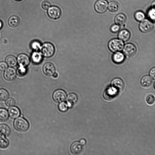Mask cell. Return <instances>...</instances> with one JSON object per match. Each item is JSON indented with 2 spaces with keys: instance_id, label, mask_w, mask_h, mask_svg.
I'll list each match as a JSON object with an SVG mask.
<instances>
[{
  "instance_id": "cell-41",
  "label": "cell",
  "mask_w": 155,
  "mask_h": 155,
  "mask_svg": "<svg viewBox=\"0 0 155 155\" xmlns=\"http://www.w3.org/2000/svg\"><path fill=\"white\" fill-rule=\"evenodd\" d=\"M3 24L2 21L0 20V29H1L2 27Z\"/></svg>"
},
{
  "instance_id": "cell-9",
  "label": "cell",
  "mask_w": 155,
  "mask_h": 155,
  "mask_svg": "<svg viewBox=\"0 0 155 155\" xmlns=\"http://www.w3.org/2000/svg\"><path fill=\"white\" fill-rule=\"evenodd\" d=\"M16 72L13 68H7L5 71L4 74V78L7 81H11L16 78Z\"/></svg>"
},
{
  "instance_id": "cell-1",
  "label": "cell",
  "mask_w": 155,
  "mask_h": 155,
  "mask_svg": "<svg viewBox=\"0 0 155 155\" xmlns=\"http://www.w3.org/2000/svg\"><path fill=\"white\" fill-rule=\"evenodd\" d=\"M13 125L15 129L20 132L26 131L29 127L28 121L21 117L16 118L14 121Z\"/></svg>"
},
{
  "instance_id": "cell-30",
  "label": "cell",
  "mask_w": 155,
  "mask_h": 155,
  "mask_svg": "<svg viewBox=\"0 0 155 155\" xmlns=\"http://www.w3.org/2000/svg\"><path fill=\"white\" fill-rule=\"evenodd\" d=\"M146 100L149 104L152 105L155 102V98L154 96L152 94H149L146 97Z\"/></svg>"
},
{
  "instance_id": "cell-42",
  "label": "cell",
  "mask_w": 155,
  "mask_h": 155,
  "mask_svg": "<svg viewBox=\"0 0 155 155\" xmlns=\"http://www.w3.org/2000/svg\"><path fill=\"white\" fill-rule=\"evenodd\" d=\"M16 0L18 1H20V0Z\"/></svg>"
},
{
  "instance_id": "cell-11",
  "label": "cell",
  "mask_w": 155,
  "mask_h": 155,
  "mask_svg": "<svg viewBox=\"0 0 155 155\" xmlns=\"http://www.w3.org/2000/svg\"><path fill=\"white\" fill-rule=\"evenodd\" d=\"M43 70L45 74L48 76H52L55 71L54 65L50 62L45 63L43 66Z\"/></svg>"
},
{
  "instance_id": "cell-10",
  "label": "cell",
  "mask_w": 155,
  "mask_h": 155,
  "mask_svg": "<svg viewBox=\"0 0 155 155\" xmlns=\"http://www.w3.org/2000/svg\"><path fill=\"white\" fill-rule=\"evenodd\" d=\"M111 85L117 91H122L124 87L123 81L119 78H114L111 81Z\"/></svg>"
},
{
  "instance_id": "cell-13",
  "label": "cell",
  "mask_w": 155,
  "mask_h": 155,
  "mask_svg": "<svg viewBox=\"0 0 155 155\" xmlns=\"http://www.w3.org/2000/svg\"><path fill=\"white\" fill-rule=\"evenodd\" d=\"M71 153L74 154H79L82 152L83 147L82 145L80 143L75 142L71 145Z\"/></svg>"
},
{
  "instance_id": "cell-4",
  "label": "cell",
  "mask_w": 155,
  "mask_h": 155,
  "mask_svg": "<svg viewBox=\"0 0 155 155\" xmlns=\"http://www.w3.org/2000/svg\"><path fill=\"white\" fill-rule=\"evenodd\" d=\"M60 8L56 6H52L48 9L47 13L48 16L51 18L57 19L59 18L61 15Z\"/></svg>"
},
{
  "instance_id": "cell-12",
  "label": "cell",
  "mask_w": 155,
  "mask_h": 155,
  "mask_svg": "<svg viewBox=\"0 0 155 155\" xmlns=\"http://www.w3.org/2000/svg\"><path fill=\"white\" fill-rule=\"evenodd\" d=\"M17 61L19 65L25 68L28 65L30 62L28 57L24 54H20L18 56Z\"/></svg>"
},
{
  "instance_id": "cell-23",
  "label": "cell",
  "mask_w": 155,
  "mask_h": 155,
  "mask_svg": "<svg viewBox=\"0 0 155 155\" xmlns=\"http://www.w3.org/2000/svg\"><path fill=\"white\" fill-rule=\"evenodd\" d=\"M108 7V9L110 12H115L119 9L120 5L117 2H111L109 3Z\"/></svg>"
},
{
  "instance_id": "cell-5",
  "label": "cell",
  "mask_w": 155,
  "mask_h": 155,
  "mask_svg": "<svg viewBox=\"0 0 155 155\" xmlns=\"http://www.w3.org/2000/svg\"><path fill=\"white\" fill-rule=\"evenodd\" d=\"M153 25L147 19L142 20L140 23L139 28L141 31L143 33H147L151 31L153 29Z\"/></svg>"
},
{
  "instance_id": "cell-6",
  "label": "cell",
  "mask_w": 155,
  "mask_h": 155,
  "mask_svg": "<svg viewBox=\"0 0 155 155\" xmlns=\"http://www.w3.org/2000/svg\"><path fill=\"white\" fill-rule=\"evenodd\" d=\"M123 48L124 53L128 58L133 57L136 54L137 48L135 45L133 44H127L124 46Z\"/></svg>"
},
{
  "instance_id": "cell-38",
  "label": "cell",
  "mask_w": 155,
  "mask_h": 155,
  "mask_svg": "<svg viewBox=\"0 0 155 155\" xmlns=\"http://www.w3.org/2000/svg\"><path fill=\"white\" fill-rule=\"evenodd\" d=\"M155 68H153L150 70L149 72V74L150 77L153 79H155Z\"/></svg>"
},
{
  "instance_id": "cell-18",
  "label": "cell",
  "mask_w": 155,
  "mask_h": 155,
  "mask_svg": "<svg viewBox=\"0 0 155 155\" xmlns=\"http://www.w3.org/2000/svg\"><path fill=\"white\" fill-rule=\"evenodd\" d=\"M78 101V97L75 94L72 93L69 94L67 97V103L69 107H70L75 104Z\"/></svg>"
},
{
  "instance_id": "cell-35",
  "label": "cell",
  "mask_w": 155,
  "mask_h": 155,
  "mask_svg": "<svg viewBox=\"0 0 155 155\" xmlns=\"http://www.w3.org/2000/svg\"><path fill=\"white\" fill-rule=\"evenodd\" d=\"M51 4L50 2L47 1H44L42 2L41 4V6L42 8L45 10L48 9L50 7Z\"/></svg>"
},
{
  "instance_id": "cell-27",
  "label": "cell",
  "mask_w": 155,
  "mask_h": 155,
  "mask_svg": "<svg viewBox=\"0 0 155 155\" xmlns=\"http://www.w3.org/2000/svg\"><path fill=\"white\" fill-rule=\"evenodd\" d=\"M9 142L8 140L3 137H0V148H6L8 146Z\"/></svg>"
},
{
  "instance_id": "cell-40",
  "label": "cell",
  "mask_w": 155,
  "mask_h": 155,
  "mask_svg": "<svg viewBox=\"0 0 155 155\" xmlns=\"http://www.w3.org/2000/svg\"><path fill=\"white\" fill-rule=\"evenodd\" d=\"M53 78H57L58 77V73L56 72H55L52 75Z\"/></svg>"
},
{
  "instance_id": "cell-14",
  "label": "cell",
  "mask_w": 155,
  "mask_h": 155,
  "mask_svg": "<svg viewBox=\"0 0 155 155\" xmlns=\"http://www.w3.org/2000/svg\"><path fill=\"white\" fill-rule=\"evenodd\" d=\"M8 112L9 116L13 119L18 117L20 115V111L19 109L15 106H12L9 108Z\"/></svg>"
},
{
  "instance_id": "cell-29",
  "label": "cell",
  "mask_w": 155,
  "mask_h": 155,
  "mask_svg": "<svg viewBox=\"0 0 155 155\" xmlns=\"http://www.w3.org/2000/svg\"><path fill=\"white\" fill-rule=\"evenodd\" d=\"M26 73V68L22 66L19 65V67L18 68L16 74L20 77L24 76Z\"/></svg>"
},
{
  "instance_id": "cell-33",
  "label": "cell",
  "mask_w": 155,
  "mask_h": 155,
  "mask_svg": "<svg viewBox=\"0 0 155 155\" xmlns=\"http://www.w3.org/2000/svg\"><path fill=\"white\" fill-rule=\"evenodd\" d=\"M120 29L119 25H114L110 27V30L111 31L114 33L117 32Z\"/></svg>"
},
{
  "instance_id": "cell-37",
  "label": "cell",
  "mask_w": 155,
  "mask_h": 155,
  "mask_svg": "<svg viewBox=\"0 0 155 155\" xmlns=\"http://www.w3.org/2000/svg\"><path fill=\"white\" fill-rule=\"evenodd\" d=\"M8 68V65L4 62H0V70L2 71H5Z\"/></svg>"
},
{
  "instance_id": "cell-39",
  "label": "cell",
  "mask_w": 155,
  "mask_h": 155,
  "mask_svg": "<svg viewBox=\"0 0 155 155\" xmlns=\"http://www.w3.org/2000/svg\"><path fill=\"white\" fill-rule=\"evenodd\" d=\"M80 143L82 145L85 144L86 143V140L84 139H82L80 140Z\"/></svg>"
},
{
  "instance_id": "cell-31",
  "label": "cell",
  "mask_w": 155,
  "mask_h": 155,
  "mask_svg": "<svg viewBox=\"0 0 155 155\" xmlns=\"http://www.w3.org/2000/svg\"><path fill=\"white\" fill-rule=\"evenodd\" d=\"M68 104L64 102H61L58 105L59 110L62 112H65L68 110Z\"/></svg>"
},
{
  "instance_id": "cell-36",
  "label": "cell",
  "mask_w": 155,
  "mask_h": 155,
  "mask_svg": "<svg viewBox=\"0 0 155 155\" xmlns=\"http://www.w3.org/2000/svg\"><path fill=\"white\" fill-rule=\"evenodd\" d=\"M148 15L149 18L152 20L155 19V9L152 8L148 12Z\"/></svg>"
},
{
  "instance_id": "cell-25",
  "label": "cell",
  "mask_w": 155,
  "mask_h": 155,
  "mask_svg": "<svg viewBox=\"0 0 155 155\" xmlns=\"http://www.w3.org/2000/svg\"><path fill=\"white\" fill-rule=\"evenodd\" d=\"M31 58L34 63L38 64L41 62L42 57L41 53L38 52H34L32 54Z\"/></svg>"
},
{
  "instance_id": "cell-24",
  "label": "cell",
  "mask_w": 155,
  "mask_h": 155,
  "mask_svg": "<svg viewBox=\"0 0 155 155\" xmlns=\"http://www.w3.org/2000/svg\"><path fill=\"white\" fill-rule=\"evenodd\" d=\"M8 113L7 111L4 108H0V121L5 122L8 118Z\"/></svg>"
},
{
  "instance_id": "cell-2",
  "label": "cell",
  "mask_w": 155,
  "mask_h": 155,
  "mask_svg": "<svg viewBox=\"0 0 155 155\" xmlns=\"http://www.w3.org/2000/svg\"><path fill=\"white\" fill-rule=\"evenodd\" d=\"M124 46L122 41L117 39L110 40L108 44V47L110 51L113 52H117L121 51Z\"/></svg>"
},
{
  "instance_id": "cell-34",
  "label": "cell",
  "mask_w": 155,
  "mask_h": 155,
  "mask_svg": "<svg viewBox=\"0 0 155 155\" xmlns=\"http://www.w3.org/2000/svg\"><path fill=\"white\" fill-rule=\"evenodd\" d=\"M31 47L34 50H38L41 47L40 44L38 42L35 41L33 42L31 44Z\"/></svg>"
},
{
  "instance_id": "cell-28",
  "label": "cell",
  "mask_w": 155,
  "mask_h": 155,
  "mask_svg": "<svg viewBox=\"0 0 155 155\" xmlns=\"http://www.w3.org/2000/svg\"><path fill=\"white\" fill-rule=\"evenodd\" d=\"M145 17V15L144 13L140 11L136 12L134 15L135 19L138 21H140L143 20Z\"/></svg>"
},
{
  "instance_id": "cell-20",
  "label": "cell",
  "mask_w": 155,
  "mask_h": 155,
  "mask_svg": "<svg viewBox=\"0 0 155 155\" xmlns=\"http://www.w3.org/2000/svg\"><path fill=\"white\" fill-rule=\"evenodd\" d=\"M126 21V16L123 14H118L115 18V23L119 25H124Z\"/></svg>"
},
{
  "instance_id": "cell-8",
  "label": "cell",
  "mask_w": 155,
  "mask_h": 155,
  "mask_svg": "<svg viewBox=\"0 0 155 155\" xmlns=\"http://www.w3.org/2000/svg\"><path fill=\"white\" fill-rule=\"evenodd\" d=\"M67 96L65 92L61 89L56 90L53 94L54 100L57 102H61L65 100Z\"/></svg>"
},
{
  "instance_id": "cell-15",
  "label": "cell",
  "mask_w": 155,
  "mask_h": 155,
  "mask_svg": "<svg viewBox=\"0 0 155 155\" xmlns=\"http://www.w3.org/2000/svg\"><path fill=\"white\" fill-rule=\"evenodd\" d=\"M112 59L114 63L120 64L122 63L124 61L125 57L122 53L118 51L113 54Z\"/></svg>"
},
{
  "instance_id": "cell-16",
  "label": "cell",
  "mask_w": 155,
  "mask_h": 155,
  "mask_svg": "<svg viewBox=\"0 0 155 155\" xmlns=\"http://www.w3.org/2000/svg\"><path fill=\"white\" fill-rule=\"evenodd\" d=\"M130 34L128 30L123 29L120 31L118 34V38L124 41H127L130 38Z\"/></svg>"
},
{
  "instance_id": "cell-26",
  "label": "cell",
  "mask_w": 155,
  "mask_h": 155,
  "mask_svg": "<svg viewBox=\"0 0 155 155\" xmlns=\"http://www.w3.org/2000/svg\"><path fill=\"white\" fill-rule=\"evenodd\" d=\"M9 96L8 91L5 89H0V101H3L7 100Z\"/></svg>"
},
{
  "instance_id": "cell-17",
  "label": "cell",
  "mask_w": 155,
  "mask_h": 155,
  "mask_svg": "<svg viewBox=\"0 0 155 155\" xmlns=\"http://www.w3.org/2000/svg\"><path fill=\"white\" fill-rule=\"evenodd\" d=\"M153 81L152 78L148 76H145L142 77L140 81L141 85L146 88L150 87L152 85Z\"/></svg>"
},
{
  "instance_id": "cell-19",
  "label": "cell",
  "mask_w": 155,
  "mask_h": 155,
  "mask_svg": "<svg viewBox=\"0 0 155 155\" xmlns=\"http://www.w3.org/2000/svg\"><path fill=\"white\" fill-rule=\"evenodd\" d=\"M0 134L2 136L8 137L10 134L11 130L9 127L6 125L2 124L0 125Z\"/></svg>"
},
{
  "instance_id": "cell-3",
  "label": "cell",
  "mask_w": 155,
  "mask_h": 155,
  "mask_svg": "<svg viewBox=\"0 0 155 155\" xmlns=\"http://www.w3.org/2000/svg\"><path fill=\"white\" fill-rule=\"evenodd\" d=\"M41 54L46 57H50L52 56L55 52L54 45L51 43L46 42L41 47Z\"/></svg>"
},
{
  "instance_id": "cell-22",
  "label": "cell",
  "mask_w": 155,
  "mask_h": 155,
  "mask_svg": "<svg viewBox=\"0 0 155 155\" xmlns=\"http://www.w3.org/2000/svg\"><path fill=\"white\" fill-rule=\"evenodd\" d=\"M19 18L17 16H12L8 19V23L9 26L12 28L17 27L19 24Z\"/></svg>"
},
{
  "instance_id": "cell-21",
  "label": "cell",
  "mask_w": 155,
  "mask_h": 155,
  "mask_svg": "<svg viewBox=\"0 0 155 155\" xmlns=\"http://www.w3.org/2000/svg\"><path fill=\"white\" fill-rule=\"evenodd\" d=\"M5 61L7 65L10 67L15 66L17 63V59L15 56L12 55L7 56Z\"/></svg>"
},
{
  "instance_id": "cell-32",
  "label": "cell",
  "mask_w": 155,
  "mask_h": 155,
  "mask_svg": "<svg viewBox=\"0 0 155 155\" xmlns=\"http://www.w3.org/2000/svg\"><path fill=\"white\" fill-rule=\"evenodd\" d=\"M15 100L12 98H9L7 99L5 102L6 105L8 107L13 106L15 105Z\"/></svg>"
},
{
  "instance_id": "cell-7",
  "label": "cell",
  "mask_w": 155,
  "mask_h": 155,
  "mask_svg": "<svg viewBox=\"0 0 155 155\" xmlns=\"http://www.w3.org/2000/svg\"><path fill=\"white\" fill-rule=\"evenodd\" d=\"M108 3L106 0H98L94 5L96 11L99 13H103L107 10Z\"/></svg>"
}]
</instances>
